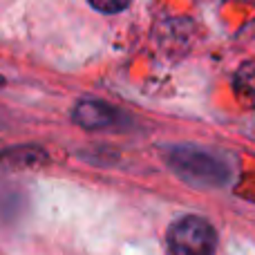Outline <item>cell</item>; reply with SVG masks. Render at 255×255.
Returning <instances> with one entry per match:
<instances>
[{"label": "cell", "mask_w": 255, "mask_h": 255, "mask_svg": "<svg viewBox=\"0 0 255 255\" xmlns=\"http://www.w3.org/2000/svg\"><path fill=\"white\" fill-rule=\"evenodd\" d=\"M170 170L197 188H220L231 179V166L220 154L199 145H172L166 154Z\"/></svg>", "instance_id": "obj_1"}, {"label": "cell", "mask_w": 255, "mask_h": 255, "mask_svg": "<svg viewBox=\"0 0 255 255\" xmlns=\"http://www.w3.org/2000/svg\"><path fill=\"white\" fill-rule=\"evenodd\" d=\"M166 249L168 255H215L217 233L204 217L186 215L170 224Z\"/></svg>", "instance_id": "obj_2"}, {"label": "cell", "mask_w": 255, "mask_h": 255, "mask_svg": "<svg viewBox=\"0 0 255 255\" xmlns=\"http://www.w3.org/2000/svg\"><path fill=\"white\" fill-rule=\"evenodd\" d=\"M72 121L81 126L83 130H106V128L121 126L126 121V115L117 110L115 106L99 99H81L74 108H72Z\"/></svg>", "instance_id": "obj_3"}, {"label": "cell", "mask_w": 255, "mask_h": 255, "mask_svg": "<svg viewBox=\"0 0 255 255\" xmlns=\"http://www.w3.org/2000/svg\"><path fill=\"white\" fill-rule=\"evenodd\" d=\"M49 161L47 152L40 145H13L0 150V177L22 170H34Z\"/></svg>", "instance_id": "obj_4"}, {"label": "cell", "mask_w": 255, "mask_h": 255, "mask_svg": "<svg viewBox=\"0 0 255 255\" xmlns=\"http://www.w3.org/2000/svg\"><path fill=\"white\" fill-rule=\"evenodd\" d=\"M235 92L240 101L249 108H255V63H247L235 74Z\"/></svg>", "instance_id": "obj_5"}, {"label": "cell", "mask_w": 255, "mask_h": 255, "mask_svg": "<svg viewBox=\"0 0 255 255\" xmlns=\"http://www.w3.org/2000/svg\"><path fill=\"white\" fill-rule=\"evenodd\" d=\"M25 208V202L18 197V193H0V220H16L18 211Z\"/></svg>", "instance_id": "obj_6"}, {"label": "cell", "mask_w": 255, "mask_h": 255, "mask_svg": "<svg viewBox=\"0 0 255 255\" xmlns=\"http://www.w3.org/2000/svg\"><path fill=\"white\" fill-rule=\"evenodd\" d=\"M88 2H90V7L101 13H119L130 7L132 0H88Z\"/></svg>", "instance_id": "obj_7"}, {"label": "cell", "mask_w": 255, "mask_h": 255, "mask_svg": "<svg viewBox=\"0 0 255 255\" xmlns=\"http://www.w3.org/2000/svg\"><path fill=\"white\" fill-rule=\"evenodd\" d=\"M0 85H4V79H2V76H0Z\"/></svg>", "instance_id": "obj_8"}]
</instances>
